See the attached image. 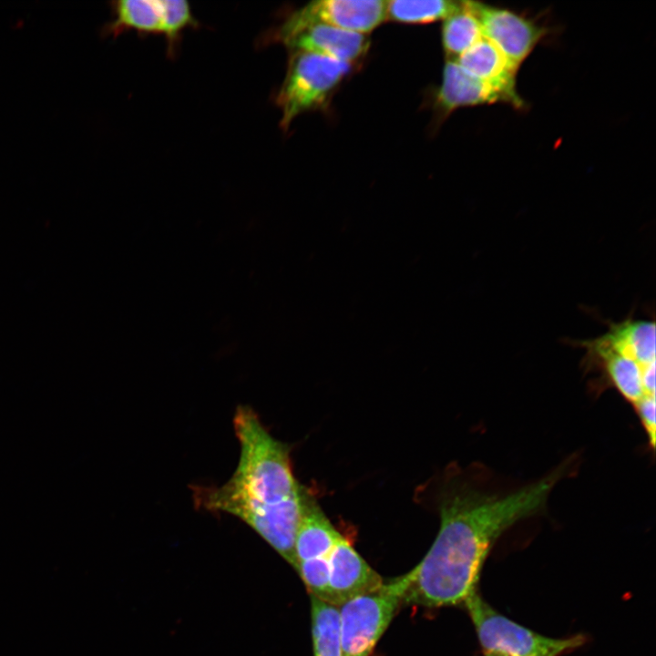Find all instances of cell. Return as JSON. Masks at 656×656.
<instances>
[{
    "mask_svg": "<svg viewBox=\"0 0 656 656\" xmlns=\"http://www.w3.org/2000/svg\"><path fill=\"white\" fill-rule=\"evenodd\" d=\"M484 656H501V655L495 654V653H484Z\"/></svg>",
    "mask_w": 656,
    "mask_h": 656,
    "instance_id": "20",
    "label": "cell"
},
{
    "mask_svg": "<svg viewBox=\"0 0 656 656\" xmlns=\"http://www.w3.org/2000/svg\"><path fill=\"white\" fill-rule=\"evenodd\" d=\"M354 66L310 52L291 51L286 75L276 96L282 130L286 131L299 115L323 108Z\"/></svg>",
    "mask_w": 656,
    "mask_h": 656,
    "instance_id": "3",
    "label": "cell"
},
{
    "mask_svg": "<svg viewBox=\"0 0 656 656\" xmlns=\"http://www.w3.org/2000/svg\"><path fill=\"white\" fill-rule=\"evenodd\" d=\"M163 14L162 34L165 36L169 52H172L182 31L196 26V20L188 2L183 0H160Z\"/></svg>",
    "mask_w": 656,
    "mask_h": 656,
    "instance_id": "17",
    "label": "cell"
},
{
    "mask_svg": "<svg viewBox=\"0 0 656 656\" xmlns=\"http://www.w3.org/2000/svg\"><path fill=\"white\" fill-rule=\"evenodd\" d=\"M113 19L104 27L107 36H118L127 30L162 34L160 0H120L112 3Z\"/></svg>",
    "mask_w": 656,
    "mask_h": 656,
    "instance_id": "13",
    "label": "cell"
},
{
    "mask_svg": "<svg viewBox=\"0 0 656 656\" xmlns=\"http://www.w3.org/2000/svg\"><path fill=\"white\" fill-rule=\"evenodd\" d=\"M384 20L383 0H318L296 10L279 26L274 37L282 42L300 29L323 24L367 35Z\"/></svg>",
    "mask_w": 656,
    "mask_h": 656,
    "instance_id": "6",
    "label": "cell"
},
{
    "mask_svg": "<svg viewBox=\"0 0 656 656\" xmlns=\"http://www.w3.org/2000/svg\"><path fill=\"white\" fill-rule=\"evenodd\" d=\"M291 51L310 52L355 65L370 47L367 35L323 24L307 26L284 39Z\"/></svg>",
    "mask_w": 656,
    "mask_h": 656,
    "instance_id": "10",
    "label": "cell"
},
{
    "mask_svg": "<svg viewBox=\"0 0 656 656\" xmlns=\"http://www.w3.org/2000/svg\"><path fill=\"white\" fill-rule=\"evenodd\" d=\"M507 104L525 109L524 99H516L466 72L458 64L446 60L442 81L434 94L436 116L442 121L455 110L465 107Z\"/></svg>",
    "mask_w": 656,
    "mask_h": 656,
    "instance_id": "8",
    "label": "cell"
},
{
    "mask_svg": "<svg viewBox=\"0 0 656 656\" xmlns=\"http://www.w3.org/2000/svg\"><path fill=\"white\" fill-rule=\"evenodd\" d=\"M311 597L331 604L327 558L300 561L294 568Z\"/></svg>",
    "mask_w": 656,
    "mask_h": 656,
    "instance_id": "18",
    "label": "cell"
},
{
    "mask_svg": "<svg viewBox=\"0 0 656 656\" xmlns=\"http://www.w3.org/2000/svg\"><path fill=\"white\" fill-rule=\"evenodd\" d=\"M470 5L479 20L483 36L518 70L550 34L548 26L509 8L473 1Z\"/></svg>",
    "mask_w": 656,
    "mask_h": 656,
    "instance_id": "7",
    "label": "cell"
},
{
    "mask_svg": "<svg viewBox=\"0 0 656 656\" xmlns=\"http://www.w3.org/2000/svg\"><path fill=\"white\" fill-rule=\"evenodd\" d=\"M233 427L240 445L235 471L220 486L194 487V502L240 518L294 568L302 487L293 476L289 448L249 406L237 407Z\"/></svg>",
    "mask_w": 656,
    "mask_h": 656,
    "instance_id": "2",
    "label": "cell"
},
{
    "mask_svg": "<svg viewBox=\"0 0 656 656\" xmlns=\"http://www.w3.org/2000/svg\"><path fill=\"white\" fill-rule=\"evenodd\" d=\"M313 656H343L339 608L311 597Z\"/></svg>",
    "mask_w": 656,
    "mask_h": 656,
    "instance_id": "15",
    "label": "cell"
},
{
    "mask_svg": "<svg viewBox=\"0 0 656 656\" xmlns=\"http://www.w3.org/2000/svg\"><path fill=\"white\" fill-rule=\"evenodd\" d=\"M461 1L391 0L385 1L386 20L404 24H428L445 20L456 12Z\"/></svg>",
    "mask_w": 656,
    "mask_h": 656,
    "instance_id": "16",
    "label": "cell"
},
{
    "mask_svg": "<svg viewBox=\"0 0 656 656\" xmlns=\"http://www.w3.org/2000/svg\"><path fill=\"white\" fill-rule=\"evenodd\" d=\"M559 478V473H554L506 495L468 489L446 498L438 534L412 569L403 605L464 604L477 589L483 565L495 543L516 523L545 506Z\"/></svg>",
    "mask_w": 656,
    "mask_h": 656,
    "instance_id": "1",
    "label": "cell"
},
{
    "mask_svg": "<svg viewBox=\"0 0 656 656\" xmlns=\"http://www.w3.org/2000/svg\"><path fill=\"white\" fill-rule=\"evenodd\" d=\"M455 61L466 72L516 99H523L517 89L518 70L484 36Z\"/></svg>",
    "mask_w": 656,
    "mask_h": 656,
    "instance_id": "11",
    "label": "cell"
},
{
    "mask_svg": "<svg viewBox=\"0 0 656 656\" xmlns=\"http://www.w3.org/2000/svg\"><path fill=\"white\" fill-rule=\"evenodd\" d=\"M413 570L374 591L353 598L339 608L343 656H369L403 605Z\"/></svg>",
    "mask_w": 656,
    "mask_h": 656,
    "instance_id": "5",
    "label": "cell"
},
{
    "mask_svg": "<svg viewBox=\"0 0 656 656\" xmlns=\"http://www.w3.org/2000/svg\"><path fill=\"white\" fill-rule=\"evenodd\" d=\"M331 604L339 607L380 588L384 580L343 536L327 557Z\"/></svg>",
    "mask_w": 656,
    "mask_h": 656,
    "instance_id": "9",
    "label": "cell"
},
{
    "mask_svg": "<svg viewBox=\"0 0 656 656\" xmlns=\"http://www.w3.org/2000/svg\"><path fill=\"white\" fill-rule=\"evenodd\" d=\"M481 37V26L470 1H461L460 7L447 16L442 26V45L446 60H455Z\"/></svg>",
    "mask_w": 656,
    "mask_h": 656,
    "instance_id": "14",
    "label": "cell"
},
{
    "mask_svg": "<svg viewBox=\"0 0 656 656\" xmlns=\"http://www.w3.org/2000/svg\"><path fill=\"white\" fill-rule=\"evenodd\" d=\"M341 537L313 497L302 488L301 519L294 541L295 566L300 561L327 558Z\"/></svg>",
    "mask_w": 656,
    "mask_h": 656,
    "instance_id": "12",
    "label": "cell"
},
{
    "mask_svg": "<svg viewBox=\"0 0 656 656\" xmlns=\"http://www.w3.org/2000/svg\"><path fill=\"white\" fill-rule=\"evenodd\" d=\"M633 405L646 431L650 446L654 447L656 439L655 395H644Z\"/></svg>",
    "mask_w": 656,
    "mask_h": 656,
    "instance_id": "19",
    "label": "cell"
},
{
    "mask_svg": "<svg viewBox=\"0 0 656 656\" xmlns=\"http://www.w3.org/2000/svg\"><path fill=\"white\" fill-rule=\"evenodd\" d=\"M473 622L484 653L501 656H560L580 647L579 634L557 639L535 632L500 614L475 590L463 604Z\"/></svg>",
    "mask_w": 656,
    "mask_h": 656,
    "instance_id": "4",
    "label": "cell"
}]
</instances>
